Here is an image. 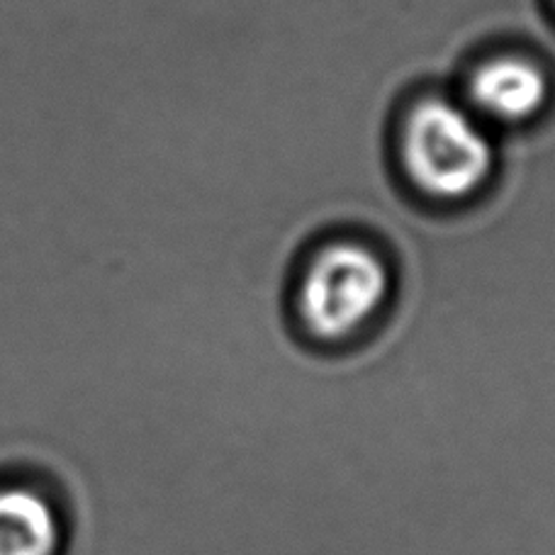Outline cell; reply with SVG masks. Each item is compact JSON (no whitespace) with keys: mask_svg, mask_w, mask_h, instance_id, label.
<instances>
[{"mask_svg":"<svg viewBox=\"0 0 555 555\" xmlns=\"http://www.w3.org/2000/svg\"><path fill=\"white\" fill-rule=\"evenodd\" d=\"M56 514L27 490H0V555H54Z\"/></svg>","mask_w":555,"mask_h":555,"instance_id":"cell-4","label":"cell"},{"mask_svg":"<svg viewBox=\"0 0 555 555\" xmlns=\"http://www.w3.org/2000/svg\"><path fill=\"white\" fill-rule=\"evenodd\" d=\"M404 162L422 191L455 201L488 181L492 144L463 107L424 101L414 107L404 130Z\"/></svg>","mask_w":555,"mask_h":555,"instance_id":"cell-1","label":"cell"},{"mask_svg":"<svg viewBox=\"0 0 555 555\" xmlns=\"http://www.w3.org/2000/svg\"><path fill=\"white\" fill-rule=\"evenodd\" d=\"M388 287V269L371 249L359 244L330 246L305 275V320L326 339L346 336L378 310Z\"/></svg>","mask_w":555,"mask_h":555,"instance_id":"cell-2","label":"cell"},{"mask_svg":"<svg viewBox=\"0 0 555 555\" xmlns=\"http://www.w3.org/2000/svg\"><path fill=\"white\" fill-rule=\"evenodd\" d=\"M470 98L498 122H524L548 101L546 74L521 56H498L473 74Z\"/></svg>","mask_w":555,"mask_h":555,"instance_id":"cell-3","label":"cell"}]
</instances>
